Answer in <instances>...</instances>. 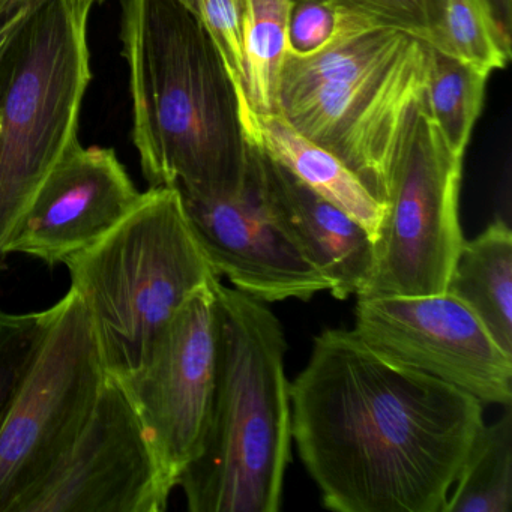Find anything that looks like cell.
<instances>
[{"mask_svg":"<svg viewBox=\"0 0 512 512\" xmlns=\"http://www.w3.org/2000/svg\"><path fill=\"white\" fill-rule=\"evenodd\" d=\"M292 437L326 509L445 512L482 403L395 364L347 329L314 338L290 383Z\"/></svg>","mask_w":512,"mask_h":512,"instance_id":"6da1fadb","label":"cell"},{"mask_svg":"<svg viewBox=\"0 0 512 512\" xmlns=\"http://www.w3.org/2000/svg\"><path fill=\"white\" fill-rule=\"evenodd\" d=\"M121 38L151 188L239 193L250 167L247 109L208 29L179 0H124Z\"/></svg>","mask_w":512,"mask_h":512,"instance_id":"7a4b0ae2","label":"cell"},{"mask_svg":"<svg viewBox=\"0 0 512 512\" xmlns=\"http://www.w3.org/2000/svg\"><path fill=\"white\" fill-rule=\"evenodd\" d=\"M430 46L337 8L334 34L310 55L287 50L278 115L349 167L385 205L427 106Z\"/></svg>","mask_w":512,"mask_h":512,"instance_id":"3957f363","label":"cell"},{"mask_svg":"<svg viewBox=\"0 0 512 512\" xmlns=\"http://www.w3.org/2000/svg\"><path fill=\"white\" fill-rule=\"evenodd\" d=\"M214 295V397L178 487L191 512H278L293 440L286 335L265 302L221 283Z\"/></svg>","mask_w":512,"mask_h":512,"instance_id":"277c9868","label":"cell"},{"mask_svg":"<svg viewBox=\"0 0 512 512\" xmlns=\"http://www.w3.org/2000/svg\"><path fill=\"white\" fill-rule=\"evenodd\" d=\"M64 265L71 289L91 314L107 374L115 379L145 362L191 293L221 283L176 187L143 193L115 230Z\"/></svg>","mask_w":512,"mask_h":512,"instance_id":"5b68a950","label":"cell"},{"mask_svg":"<svg viewBox=\"0 0 512 512\" xmlns=\"http://www.w3.org/2000/svg\"><path fill=\"white\" fill-rule=\"evenodd\" d=\"M94 0H41L0 40V257L44 179L79 142Z\"/></svg>","mask_w":512,"mask_h":512,"instance_id":"8992f818","label":"cell"},{"mask_svg":"<svg viewBox=\"0 0 512 512\" xmlns=\"http://www.w3.org/2000/svg\"><path fill=\"white\" fill-rule=\"evenodd\" d=\"M91 314L76 290L49 328L0 430V512L40 484L88 424L106 380Z\"/></svg>","mask_w":512,"mask_h":512,"instance_id":"52a82bcc","label":"cell"},{"mask_svg":"<svg viewBox=\"0 0 512 512\" xmlns=\"http://www.w3.org/2000/svg\"><path fill=\"white\" fill-rule=\"evenodd\" d=\"M463 158L421 110L395 169L359 296L445 295L464 242L458 218Z\"/></svg>","mask_w":512,"mask_h":512,"instance_id":"ba28073f","label":"cell"},{"mask_svg":"<svg viewBox=\"0 0 512 512\" xmlns=\"http://www.w3.org/2000/svg\"><path fill=\"white\" fill-rule=\"evenodd\" d=\"M172 491L136 407L107 374L79 439L11 512H163Z\"/></svg>","mask_w":512,"mask_h":512,"instance_id":"9c48e42d","label":"cell"},{"mask_svg":"<svg viewBox=\"0 0 512 512\" xmlns=\"http://www.w3.org/2000/svg\"><path fill=\"white\" fill-rule=\"evenodd\" d=\"M214 287H200L173 314L145 362L118 379L139 413L172 488L199 455L217 368Z\"/></svg>","mask_w":512,"mask_h":512,"instance_id":"30bf717a","label":"cell"},{"mask_svg":"<svg viewBox=\"0 0 512 512\" xmlns=\"http://www.w3.org/2000/svg\"><path fill=\"white\" fill-rule=\"evenodd\" d=\"M383 358L478 398L511 406L512 356L451 295L359 296L355 329Z\"/></svg>","mask_w":512,"mask_h":512,"instance_id":"8fae6325","label":"cell"},{"mask_svg":"<svg viewBox=\"0 0 512 512\" xmlns=\"http://www.w3.org/2000/svg\"><path fill=\"white\" fill-rule=\"evenodd\" d=\"M179 190V188H178ZM185 212L220 277L257 301H308L331 287L266 209L250 148L247 182L233 196L179 190Z\"/></svg>","mask_w":512,"mask_h":512,"instance_id":"7c38bea8","label":"cell"},{"mask_svg":"<svg viewBox=\"0 0 512 512\" xmlns=\"http://www.w3.org/2000/svg\"><path fill=\"white\" fill-rule=\"evenodd\" d=\"M143 193L109 148L77 142L44 179L4 247L47 265L94 247L134 211Z\"/></svg>","mask_w":512,"mask_h":512,"instance_id":"4fadbf2b","label":"cell"},{"mask_svg":"<svg viewBox=\"0 0 512 512\" xmlns=\"http://www.w3.org/2000/svg\"><path fill=\"white\" fill-rule=\"evenodd\" d=\"M251 155L263 203L278 226L328 278L334 298L346 301L358 296L373 268L370 233L349 214L302 184L254 140Z\"/></svg>","mask_w":512,"mask_h":512,"instance_id":"5bb4252c","label":"cell"},{"mask_svg":"<svg viewBox=\"0 0 512 512\" xmlns=\"http://www.w3.org/2000/svg\"><path fill=\"white\" fill-rule=\"evenodd\" d=\"M247 133L302 184L358 221L374 242L385 205L377 202L358 176L334 154L302 136L278 113L251 115Z\"/></svg>","mask_w":512,"mask_h":512,"instance_id":"9a60e30c","label":"cell"},{"mask_svg":"<svg viewBox=\"0 0 512 512\" xmlns=\"http://www.w3.org/2000/svg\"><path fill=\"white\" fill-rule=\"evenodd\" d=\"M446 293L466 305L497 346L512 356V232L496 220L464 239Z\"/></svg>","mask_w":512,"mask_h":512,"instance_id":"2e32d148","label":"cell"},{"mask_svg":"<svg viewBox=\"0 0 512 512\" xmlns=\"http://www.w3.org/2000/svg\"><path fill=\"white\" fill-rule=\"evenodd\" d=\"M293 0H241L242 94L251 115L278 113V80L287 52Z\"/></svg>","mask_w":512,"mask_h":512,"instance_id":"e0dca14e","label":"cell"},{"mask_svg":"<svg viewBox=\"0 0 512 512\" xmlns=\"http://www.w3.org/2000/svg\"><path fill=\"white\" fill-rule=\"evenodd\" d=\"M484 425L458 478L452 485L445 512H511L512 412Z\"/></svg>","mask_w":512,"mask_h":512,"instance_id":"ac0fdd59","label":"cell"},{"mask_svg":"<svg viewBox=\"0 0 512 512\" xmlns=\"http://www.w3.org/2000/svg\"><path fill=\"white\" fill-rule=\"evenodd\" d=\"M488 74L430 47L427 112L455 154L464 157L481 115Z\"/></svg>","mask_w":512,"mask_h":512,"instance_id":"d6986e66","label":"cell"},{"mask_svg":"<svg viewBox=\"0 0 512 512\" xmlns=\"http://www.w3.org/2000/svg\"><path fill=\"white\" fill-rule=\"evenodd\" d=\"M380 28L403 32L427 46L449 53L446 35L448 0H328ZM451 55V53H449Z\"/></svg>","mask_w":512,"mask_h":512,"instance_id":"ffe728a7","label":"cell"},{"mask_svg":"<svg viewBox=\"0 0 512 512\" xmlns=\"http://www.w3.org/2000/svg\"><path fill=\"white\" fill-rule=\"evenodd\" d=\"M446 35L452 56L488 76L511 61L512 44L500 37L479 0H448Z\"/></svg>","mask_w":512,"mask_h":512,"instance_id":"44dd1931","label":"cell"},{"mask_svg":"<svg viewBox=\"0 0 512 512\" xmlns=\"http://www.w3.org/2000/svg\"><path fill=\"white\" fill-rule=\"evenodd\" d=\"M52 308L38 313L0 311V430L49 328Z\"/></svg>","mask_w":512,"mask_h":512,"instance_id":"7402d4cb","label":"cell"},{"mask_svg":"<svg viewBox=\"0 0 512 512\" xmlns=\"http://www.w3.org/2000/svg\"><path fill=\"white\" fill-rule=\"evenodd\" d=\"M208 29L242 94L241 0H179ZM245 106V101H244ZM247 109V107H245ZM248 118V113H247Z\"/></svg>","mask_w":512,"mask_h":512,"instance_id":"603a6c76","label":"cell"},{"mask_svg":"<svg viewBox=\"0 0 512 512\" xmlns=\"http://www.w3.org/2000/svg\"><path fill=\"white\" fill-rule=\"evenodd\" d=\"M337 8L328 0H293L287 26V50L310 55L334 34Z\"/></svg>","mask_w":512,"mask_h":512,"instance_id":"cb8c5ba5","label":"cell"},{"mask_svg":"<svg viewBox=\"0 0 512 512\" xmlns=\"http://www.w3.org/2000/svg\"><path fill=\"white\" fill-rule=\"evenodd\" d=\"M496 31L512 44V0H479Z\"/></svg>","mask_w":512,"mask_h":512,"instance_id":"d4e9b609","label":"cell"},{"mask_svg":"<svg viewBox=\"0 0 512 512\" xmlns=\"http://www.w3.org/2000/svg\"><path fill=\"white\" fill-rule=\"evenodd\" d=\"M41 0H5L0 7V38L13 29L32 8L37 7ZM106 0H94L95 5H101Z\"/></svg>","mask_w":512,"mask_h":512,"instance_id":"484cf974","label":"cell"},{"mask_svg":"<svg viewBox=\"0 0 512 512\" xmlns=\"http://www.w3.org/2000/svg\"><path fill=\"white\" fill-rule=\"evenodd\" d=\"M4 2H5V0H0V7H2V5H4Z\"/></svg>","mask_w":512,"mask_h":512,"instance_id":"4316f807","label":"cell"}]
</instances>
